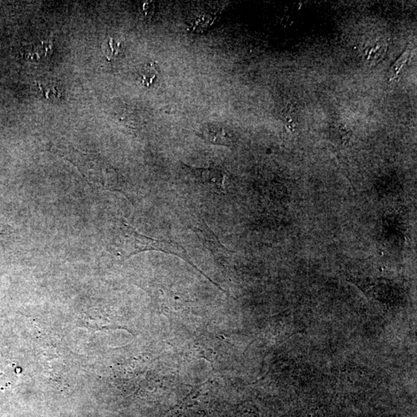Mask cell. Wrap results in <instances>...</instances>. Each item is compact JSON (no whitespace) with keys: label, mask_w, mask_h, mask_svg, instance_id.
I'll use <instances>...</instances> for the list:
<instances>
[{"label":"cell","mask_w":417,"mask_h":417,"mask_svg":"<svg viewBox=\"0 0 417 417\" xmlns=\"http://www.w3.org/2000/svg\"><path fill=\"white\" fill-rule=\"evenodd\" d=\"M111 244V250L120 259L128 258L132 255L147 250H157L180 256L201 272L191 261L185 248L180 243L173 240H158L143 236L125 222H122L115 229Z\"/></svg>","instance_id":"1"},{"label":"cell","mask_w":417,"mask_h":417,"mask_svg":"<svg viewBox=\"0 0 417 417\" xmlns=\"http://www.w3.org/2000/svg\"><path fill=\"white\" fill-rule=\"evenodd\" d=\"M63 156L77 166L84 178L97 190L116 191L122 190V183L113 168L95 155L76 150L74 148L60 149Z\"/></svg>","instance_id":"2"},{"label":"cell","mask_w":417,"mask_h":417,"mask_svg":"<svg viewBox=\"0 0 417 417\" xmlns=\"http://www.w3.org/2000/svg\"><path fill=\"white\" fill-rule=\"evenodd\" d=\"M193 176L197 183H200L206 190L215 194L224 192V173L219 169H193Z\"/></svg>","instance_id":"3"},{"label":"cell","mask_w":417,"mask_h":417,"mask_svg":"<svg viewBox=\"0 0 417 417\" xmlns=\"http://www.w3.org/2000/svg\"><path fill=\"white\" fill-rule=\"evenodd\" d=\"M197 135L208 143L217 146L229 147L232 143V137L229 129L218 124H205L199 129Z\"/></svg>","instance_id":"4"},{"label":"cell","mask_w":417,"mask_h":417,"mask_svg":"<svg viewBox=\"0 0 417 417\" xmlns=\"http://www.w3.org/2000/svg\"><path fill=\"white\" fill-rule=\"evenodd\" d=\"M53 42L51 38L39 43L29 44L24 47V56L29 61L42 62L49 58L53 53Z\"/></svg>","instance_id":"5"},{"label":"cell","mask_w":417,"mask_h":417,"mask_svg":"<svg viewBox=\"0 0 417 417\" xmlns=\"http://www.w3.org/2000/svg\"><path fill=\"white\" fill-rule=\"evenodd\" d=\"M122 42L115 37L107 38L102 43L103 52L108 60L115 58L119 53Z\"/></svg>","instance_id":"6"},{"label":"cell","mask_w":417,"mask_h":417,"mask_svg":"<svg viewBox=\"0 0 417 417\" xmlns=\"http://www.w3.org/2000/svg\"><path fill=\"white\" fill-rule=\"evenodd\" d=\"M39 91L46 97V99H58L61 96V91L57 84L53 83H39L37 84Z\"/></svg>","instance_id":"7"},{"label":"cell","mask_w":417,"mask_h":417,"mask_svg":"<svg viewBox=\"0 0 417 417\" xmlns=\"http://www.w3.org/2000/svg\"><path fill=\"white\" fill-rule=\"evenodd\" d=\"M141 77V82L146 86H149L156 77V70L152 64H146L139 72Z\"/></svg>","instance_id":"8"},{"label":"cell","mask_w":417,"mask_h":417,"mask_svg":"<svg viewBox=\"0 0 417 417\" xmlns=\"http://www.w3.org/2000/svg\"><path fill=\"white\" fill-rule=\"evenodd\" d=\"M408 55L409 51L405 52V53L403 54V57H400V58L397 60V63H395V66H394V69L392 70V74H394L393 76L397 75L399 70L401 69V67L404 66L405 62L407 61V58H408Z\"/></svg>","instance_id":"9"}]
</instances>
